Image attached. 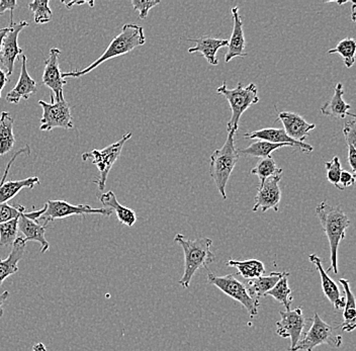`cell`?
Instances as JSON below:
<instances>
[{
  "mask_svg": "<svg viewBox=\"0 0 356 351\" xmlns=\"http://www.w3.org/2000/svg\"><path fill=\"white\" fill-rule=\"evenodd\" d=\"M175 242L181 246L184 253V272L178 284L188 288L195 272L200 268H208L216 261V255L211 250L213 240L207 237L189 240L184 235L177 234Z\"/></svg>",
  "mask_w": 356,
  "mask_h": 351,
  "instance_id": "obj_3",
  "label": "cell"
},
{
  "mask_svg": "<svg viewBox=\"0 0 356 351\" xmlns=\"http://www.w3.org/2000/svg\"><path fill=\"white\" fill-rule=\"evenodd\" d=\"M282 175L278 177H269L264 184L258 186V193L255 197V204L252 212L266 213L268 210H273L278 212L280 199H282V190L280 188V181Z\"/></svg>",
  "mask_w": 356,
  "mask_h": 351,
  "instance_id": "obj_15",
  "label": "cell"
},
{
  "mask_svg": "<svg viewBox=\"0 0 356 351\" xmlns=\"http://www.w3.org/2000/svg\"><path fill=\"white\" fill-rule=\"evenodd\" d=\"M100 203L104 204L108 210L115 212L117 214L118 219L127 227H133L137 222V215L132 209L127 208L118 202L115 193L108 192L102 193L99 197Z\"/></svg>",
  "mask_w": 356,
  "mask_h": 351,
  "instance_id": "obj_25",
  "label": "cell"
},
{
  "mask_svg": "<svg viewBox=\"0 0 356 351\" xmlns=\"http://www.w3.org/2000/svg\"><path fill=\"white\" fill-rule=\"evenodd\" d=\"M10 28H0V50H1L2 41H3L4 37L8 34Z\"/></svg>",
  "mask_w": 356,
  "mask_h": 351,
  "instance_id": "obj_46",
  "label": "cell"
},
{
  "mask_svg": "<svg viewBox=\"0 0 356 351\" xmlns=\"http://www.w3.org/2000/svg\"><path fill=\"white\" fill-rule=\"evenodd\" d=\"M309 261L315 266L318 272H319L320 277H321L323 293L326 295L327 299L332 304L334 308L337 309V310L344 309L345 297H342L337 284H335V281L329 277L326 270H324L321 259L318 255L310 254L309 255Z\"/></svg>",
  "mask_w": 356,
  "mask_h": 351,
  "instance_id": "obj_20",
  "label": "cell"
},
{
  "mask_svg": "<svg viewBox=\"0 0 356 351\" xmlns=\"http://www.w3.org/2000/svg\"><path fill=\"white\" fill-rule=\"evenodd\" d=\"M8 82H10V77L4 72L3 69L0 68V99H1L2 90H3L4 86H6V83H8Z\"/></svg>",
  "mask_w": 356,
  "mask_h": 351,
  "instance_id": "obj_43",
  "label": "cell"
},
{
  "mask_svg": "<svg viewBox=\"0 0 356 351\" xmlns=\"http://www.w3.org/2000/svg\"><path fill=\"white\" fill-rule=\"evenodd\" d=\"M131 137H132V133H128V134L124 135L121 140L111 144L108 147L102 149V150H92L90 152H86L82 154L83 161L91 160L99 170V177H97V179L93 181V183L97 184L100 190H104L106 188L108 173L113 168V164L121 156L122 148H124L127 141L131 139Z\"/></svg>",
  "mask_w": 356,
  "mask_h": 351,
  "instance_id": "obj_6",
  "label": "cell"
},
{
  "mask_svg": "<svg viewBox=\"0 0 356 351\" xmlns=\"http://www.w3.org/2000/svg\"><path fill=\"white\" fill-rule=\"evenodd\" d=\"M21 154H31L30 146L26 145V147L19 149V151L15 153L13 158L10 160L8 165H6V170H4L3 177H2L1 181H0V204H8L11 199L15 197L24 188H30L33 190L35 186H40L39 177H28V179H21V181H6V177H8V172H10L11 165L15 159Z\"/></svg>",
  "mask_w": 356,
  "mask_h": 351,
  "instance_id": "obj_13",
  "label": "cell"
},
{
  "mask_svg": "<svg viewBox=\"0 0 356 351\" xmlns=\"http://www.w3.org/2000/svg\"><path fill=\"white\" fill-rule=\"evenodd\" d=\"M282 172H284V170L278 168L275 159L271 156L262 158L256 164L255 168L250 170L251 174L257 175L259 177V186L264 184V182L269 177H278V175H282Z\"/></svg>",
  "mask_w": 356,
  "mask_h": 351,
  "instance_id": "obj_31",
  "label": "cell"
},
{
  "mask_svg": "<svg viewBox=\"0 0 356 351\" xmlns=\"http://www.w3.org/2000/svg\"><path fill=\"white\" fill-rule=\"evenodd\" d=\"M62 3L65 4L67 6V8H71L73 6H82V4L88 3L89 6H90V8H93V6H95V2L93 1H62Z\"/></svg>",
  "mask_w": 356,
  "mask_h": 351,
  "instance_id": "obj_44",
  "label": "cell"
},
{
  "mask_svg": "<svg viewBox=\"0 0 356 351\" xmlns=\"http://www.w3.org/2000/svg\"><path fill=\"white\" fill-rule=\"evenodd\" d=\"M339 182L341 188H349V186H353L355 183V174L347 170H342Z\"/></svg>",
  "mask_w": 356,
  "mask_h": 351,
  "instance_id": "obj_41",
  "label": "cell"
},
{
  "mask_svg": "<svg viewBox=\"0 0 356 351\" xmlns=\"http://www.w3.org/2000/svg\"><path fill=\"white\" fill-rule=\"evenodd\" d=\"M17 2L15 0H1L0 1V15L10 10V26L13 24V10L17 8Z\"/></svg>",
  "mask_w": 356,
  "mask_h": 351,
  "instance_id": "obj_40",
  "label": "cell"
},
{
  "mask_svg": "<svg viewBox=\"0 0 356 351\" xmlns=\"http://www.w3.org/2000/svg\"><path fill=\"white\" fill-rule=\"evenodd\" d=\"M8 297H10V292H8V291L0 294V318L3 315V305Z\"/></svg>",
  "mask_w": 356,
  "mask_h": 351,
  "instance_id": "obj_45",
  "label": "cell"
},
{
  "mask_svg": "<svg viewBox=\"0 0 356 351\" xmlns=\"http://www.w3.org/2000/svg\"><path fill=\"white\" fill-rule=\"evenodd\" d=\"M19 233V218L0 224V246L13 245Z\"/></svg>",
  "mask_w": 356,
  "mask_h": 351,
  "instance_id": "obj_35",
  "label": "cell"
},
{
  "mask_svg": "<svg viewBox=\"0 0 356 351\" xmlns=\"http://www.w3.org/2000/svg\"><path fill=\"white\" fill-rule=\"evenodd\" d=\"M217 93L224 95L227 101L230 104L232 115L230 121L227 124L228 132L234 131L237 133L239 128L240 117L252 104L259 102L258 97L257 86L254 83L242 85L241 82L238 83L237 88L229 90L227 82H222V86L217 88Z\"/></svg>",
  "mask_w": 356,
  "mask_h": 351,
  "instance_id": "obj_5",
  "label": "cell"
},
{
  "mask_svg": "<svg viewBox=\"0 0 356 351\" xmlns=\"http://www.w3.org/2000/svg\"><path fill=\"white\" fill-rule=\"evenodd\" d=\"M227 266L237 268L238 275L248 281L261 277L266 273V266H264V262L256 259H247V261H235V259H230L227 261Z\"/></svg>",
  "mask_w": 356,
  "mask_h": 351,
  "instance_id": "obj_29",
  "label": "cell"
},
{
  "mask_svg": "<svg viewBox=\"0 0 356 351\" xmlns=\"http://www.w3.org/2000/svg\"><path fill=\"white\" fill-rule=\"evenodd\" d=\"M289 272L284 273V277L278 281L275 288L266 294V295H270L275 301L282 304L286 308V311L291 310V302H293V297H291L293 290L289 288Z\"/></svg>",
  "mask_w": 356,
  "mask_h": 351,
  "instance_id": "obj_32",
  "label": "cell"
},
{
  "mask_svg": "<svg viewBox=\"0 0 356 351\" xmlns=\"http://www.w3.org/2000/svg\"><path fill=\"white\" fill-rule=\"evenodd\" d=\"M236 132H228L226 142L222 148L213 151L210 158V174L215 181L222 197L227 199L226 188L234 168L240 158L235 142Z\"/></svg>",
  "mask_w": 356,
  "mask_h": 351,
  "instance_id": "obj_4",
  "label": "cell"
},
{
  "mask_svg": "<svg viewBox=\"0 0 356 351\" xmlns=\"http://www.w3.org/2000/svg\"><path fill=\"white\" fill-rule=\"evenodd\" d=\"M343 95V84L337 83L335 90H334L332 99L321 106L322 115L335 117V119H344L346 115L356 117L355 113H348L351 106L344 101Z\"/></svg>",
  "mask_w": 356,
  "mask_h": 351,
  "instance_id": "obj_24",
  "label": "cell"
},
{
  "mask_svg": "<svg viewBox=\"0 0 356 351\" xmlns=\"http://www.w3.org/2000/svg\"><path fill=\"white\" fill-rule=\"evenodd\" d=\"M356 42L353 38H345L337 46L328 51V54H339L343 58L345 66L351 68L355 63Z\"/></svg>",
  "mask_w": 356,
  "mask_h": 351,
  "instance_id": "obj_33",
  "label": "cell"
},
{
  "mask_svg": "<svg viewBox=\"0 0 356 351\" xmlns=\"http://www.w3.org/2000/svg\"><path fill=\"white\" fill-rule=\"evenodd\" d=\"M278 120L284 125V130L286 135L300 143H305L306 138L316 128L315 124L308 123L304 117L296 113L280 112Z\"/></svg>",
  "mask_w": 356,
  "mask_h": 351,
  "instance_id": "obj_16",
  "label": "cell"
},
{
  "mask_svg": "<svg viewBox=\"0 0 356 351\" xmlns=\"http://www.w3.org/2000/svg\"><path fill=\"white\" fill-rule=\"evenodd\" d=\"M323 344H328L334 348H340L342 345V336L336 335L333 328L323 321L319 314L316 313L306 336L300 340L295 348L289 351H313L314 348Z\"/></svg>",
  "mask_w": 356,
  "mask_h": 351,
  "instance_id": "obj_8",
  "label": "cell"
},
{
  "mask_svg": "<svg viewBox=\"0 0 356 351\" xmlns=\"http://www.w3.org/2000/svg\"><path fill=\"white\" fill-rule=\"evenodd\" d=\"M193 42L195 47L188 49V53H200L210 65H219V59L217 58V52L222 48L228 46V40L216 39L211 37H200L197 39H188Z\"/></svg>",
  "mask_w": 356,
  "mask_h": 351,
  "instance_id": "obj_21",
  "label": "cell"
},
{
  "mask_svg": "<svg viewBox=\"0 0 356 351\" xmlns=\"http://www.w3.org/2000/svg\"><path fill=\"white\" fill-rule=\"evenodd\" d=\"M280 315L282 319L277 323V334L282 338L291 339V348L289 350H291L300 342L307 325V319L302 314L300 307H298L295 310L284 312L280 311Z\"/></svg>",
  "mask_w": 356,
  "mask_h": 351,
  "instance_id": "obj_11",
  "label": "cell"
},
{
  "mask_svg": "<svg viewBox=\"0 0 356 351\" xmlns=\"http://www.w3.org/2000/svg\"><path fill=\"white\" fill-rule=\"evenodd\" d=\"M26 241L22 237H17L13 243V248L8 259H0V286L10 275L19 272V262L26 250Z\"/></svg>",
  "mask_w": 356,
  "mask_h": 351,
  "instance_id": "obj_23",
  "label": "cell"
},
{
  "mask_svg": "<svg viewBox=\"0 0 356 351\" xmlns=\"http://www.w3.org/2000/svg\"><path fill=\"white\" fill-rule=\"evenodd\" d=\"M348 148V162L350 165L351 170H353V174L356 172V148L353 145H347Z\"/></svg>",
  "mask_w": 356,
  "mask_h": 351,
  "instance_id": "obj_42",
  "label": "cell"
},
{
  "mask_svg": "<svg viewBox=\"0 0 356 351\" xmlns=\"http://www.w3.org/2000/svg\"><path fill=\"white\" fill-rule=\"evenodd\" d=\"M146 43L143 26L136 24H126L122 28L121 33L111 42L104 54L95 62L82 70H74L71 72L62 73V77L65 79H79L88 74L95 68L102 65V63L115 57L122 56L132 52L134 49L143 46Z\"/></svg>",
  "mask_w": 356,
  "mask_h": 351,
  "instance_id": "obj_1",
  "label": "cell"
},
{
  "mask_svg": "<svg viewBox=\"0 0 356 351\" xmlns=\"http://www.w3.org/2000/svg\"><path fill=\"white\" fill-rule=\"evenodd\" d=\"M234 273H231V275H224V277H219V275L210 272L208 275V281L217 286L225 295L239 302L246 309L251 317L257 316L258 308L260 306L259 301L249 295L246 286L238 281Z\"/></svg>",
  "mask_w": 356,
  "mask_h": 351,
  "instance_id": "obj_7",
  "label": "cell"
},
{
  "mask_svg": "<svg viewBox=\"0 0 356 351\" xmlns=\"http://www.w3.org/2000/svg\"><path fill=\"white\" fill-rule=\"evenodd\" d=\"M33 350V351H47L46 346H44L43 343H41V342H40V343L35 344Z\"/></svg>",
  "mask_w": 356,
  "mask_h": 351,
  "instance_id": "obj_47",
  "label": "cell"
},
{
  "mask_svg": "<svg viewBox=\"0 0 356 351\" xmlns=\"http://www.w3.org/2000/svg\"><path fill=\"white\" fill-rule=\"evenodd\" d=\"M325 168L327 170V179L333 184L338 190H343L344 188L340 186V175L342 172L341 162H340L339 157H333L331 161L325 162Z\"/></svg>",
  "mask_w": 356,
  "mask_h": 351,
  "instance_id": "obj_36",
  "label": "cell"
},
{
  "mask_svg": "<svg viewBox=\"0 0 356 351\" xmlns=\"http://www.w3.org/2000/svg\"><path fill=\"white\" fill-rule=\"evenodd\" d=\"M43 108V117L41 120V131H52L56 128L73 129V119L70 106L65 99L55 101L51 95V104L44 101H39Z\"/></svg>",
  "mask_w": 356,
  "mask_h": 351,
  "instance_id": "obj_10",
  "label": "cell"
},
{
  "mask_svg": "<svg viewBox=\"0 0 356 351\" xmlns=\"http://www.w3.org/2000/svg\"><path fill=\"white\" fill-rule=\"evenodd\" d=\"M343 134L347 145L356 146V121L353 117L351 121L346 122L343 126Z\"/></svg>",
  "mask_w": 356,
  "mask_h": 351,
  "instance_id": "obj_39",
  "label": "cell"
},
{
  "mask_svg": "<svg viewBox=\"0 0 356 351\" xmlns=\"http://www.w3.org/2000/svg\"><path fill=\"white\" fill-rule=\"evenodd\" d=\"M233 31L230 40H228V52L225 55V63H229L236 57H246L245 52L246 41H245L243 21L239 15V8H232Z\"/></svg>",
  "mask_w": 356,
  "mask_h": 351,
  "instance_id": "obj_18",
  "label": "cell"
},
{
  "mask_svg": "<svg viewBox=\"0 0 356 351\" xmlns=\"http://www.w3.org/2000/svg\"><path fill=\"white\" fill-rule=\"evenodd\" d=\"M244 137L246 139L260 140V141H266L269 143L275 144H289L291 147L300 148L302 152H312L314 150L313 146L310 144L300 143L289 138L284 129L266 128L261 130L254 131V132L245 133Z\"/></svg>",
  "mask_w": 356,
  "mask_h": 351,
  "instance_id": "obj_17",
  "label": "cell"
},
{
  "mask_svg": "<svg viewBox=\"0 0 356 351\" xmlns=\"http://www.w3.org/2000/svg\"><path fill=\"white\" fill-rule=\"evenodd\" d=\"M26 210L22 211L19 217V231L24 235V241H35L41 244V253L47 252L50 248L49 242L44 238V233H46V224L40 225L37 221L29 219L24 215Z\"/></svg>",
  "mask_w": 356,
  "mask_h": 351,
  "instance_id": "obj_22",
  "label": "cell"
},
{
  "mask_svg": "<svg viewBox=\"0 0 356 351\" xmlns=\"http://www.w3.org/2000/svg\"><path fill=\"white\" fill-rule=\"evenodd\" d=\"M46 211L41 219L43 220L44 224L48 225L50 222L54 220L65 219V218L71 217V215H81L86 217V215H104L108 217L111 215L113 212L108 209L97 208L93 209L89 204H74L68 203L66 201H48L46 204Z\"/></svg>",
  "mask_w": 356,
  "mask_h": 351,
  "instance_id": "obj_9",
  "label": "cell"
},
{
  "mask_svg": "<svg viewBox=\"0 0 356 351\" xmlns=\"http://www.w3.org/2000/svg\"><path fill=\"white\" fill-rule=\"evenodd\" d=\"M38 91L37 83L31 77L26 68V56H22V69L19 79L17 85L13 88L6 95V101L10 104H17L21 99H29Z\"/></svg>",
  "mask_w": 356,
  "mask_h": 351,
  "instance_id": "obj_19",
  "label": "cell"
},
{
  "mask_svg": "<svg viewBox=\"0 0 356 351\" xmlns=\"http://www.w3.org/2000/svg\"><path fill=\"white\" fill-rule=\"evenodd\" d=\"M28 26L29 24L24 21L17 24L13 23L8 26L10 30L2 41L1 50H0V63L8 77L13 73L15 60L22 54V49L19 46V41H17L19 33Z\"/></svg>",
  "mask_w": 356,
  "mask_h": 351,
  "instance_id": "obj_12",
  "label": "cell"
},
{
  "mask_svg": "<svg viewBox=\"0 0 356 351\" xmlns=\"http://www.w3.org/2000/svg\"><path fill=\"white\" fill-rule=\"evenodd\" d=\"M13 117L10 113L2 112L0 115V157L10 152L15 144L13 134Z\"/></svg>",
  "mask_w": 356,
  "mask_h": 351,
  "instance_id": "obj_28",
  "label": "cell"
},
{
  "mask_svg": "<svg viewBox=\"0 0 356 351\" xmlns=\"http://www.w3.org/2000/svg\"><path fill=\"white\" fill-rule=\"evenodd\" d=\"M282 147H291V146L289 144L269 143V142L258 140V141L249 145L248 147L238 150V153H239V155H243V156L256 157V158L262 159L271 156V153L273 151Z\"/></svg>",
  "mask_w": 356,
  "mask_h": 351,
  "instance_id": "obj_30",
  "label": "cell"
},
{
  "mask_svg": "<svg viewBox=\"0 0 356 351\" xmlns=\"http://www.w3.org/2000/svg\"><path fill=\"white\" fill-rule=\"evenodd\" d=\"M26 209L22 204H17L15 206H10V204L6 203L0 204V224L19 218L22 211Z\"/></svg>",
  "mask_w": 356,
  "mask_h": 351,
  "instance_id": "obj_37",
  "label": "cell"
},
{
  "mask_svg": "<svg viewBox=\"0 0 356 351\" xmlns=\"http://www.w3.org/2000/svg\"><path fill=\"white\" fill-rule=\"evenodd\" d=\"M284 273L286 272H273L268 275H261L256 279H249L246 286L249 295L257 300L264 297L267 292L275 288Z\"/></svg>",
  "mask_w": 356,
  "mask_h": 351,
  "instance_id": "obj_26",
  "label": "cell"
},
{
  "mask_svg": "<svg viewBox=\"0 0 356 351\" xmlns=\"http://www.w3.org/2000/svg\"><path fill=\"white\" fill-rule=\"evenodd\" d=\"M316 215L319 218L325 234L328 238L330 245L331 266L326 272L331 270L335 275L338 273V247L340 242L346 237V230L350 226L351 222L348 215L345 214L341 206H331L328 202H322L316 208Z\"/></svg>",
  "mask_w": 356,
  "mask_h": 351,
  "instance_id": "obj_2",
  "label": "cell"
},
{
  "mask_svg": "<svg viewBox=\"0 0 356 351\" xmlns=\"http://www.w3.org/2000/svg\"><path fill=\"white\" fill-rule=\"evenodd\" d=\"M134 10L140 13V19H145L148 17L151 8L160 4V0H132Z\"/></svg>",
  "mask_w": 356,
  "mask_h": 351,
  "instance_id": "obj_38",
  "label": "cell"
},
{
  "mask_svg": "<svg viewBox=\"0 0 356 351\" xmlns=\"http://www.w3.org/2000/svg\"><path fill=\"white\" fill-rule=\"evenodd\" d=\"M29 8L33 13L35 24H48L52 21L53 13L49 6V0H33L29 3Z\"/></svg>",
  "mask_w": 356,
  "mask_h": 351,
  "instance_id": "obj_34",
  "label": "cell"
},
{
  "mask_svg": "<svg viewBox=\"0 0 356 351\" xmlns=\"http://www.w3.org/2000/svg\"><path fill=\"white\" fill-rule=\"evenodd\" d=\"M345 293V307L343 309V323L341 324L342 331L344 332H353L356 328V306L355 297L350 288V284L346 279H341L339 281Z\"/></svg>",
  "mask_w": 356,
  "mask_h": 351,
  "instance_id": "obj_27",
  "label": "cell"
},
{
  "mask_svg": "<svg viewBox=\"0 0 356 351\" xmlns=\"http://www.w3.org/2000/svg\"><path fill=\"white\" fill-rule=\"evenodd\" d=\"M355 8H356L355 2H353V8H351V10H353V22H355Z\"/></svg>",
  "mask_w": 356,
  "mask_h": 351,
  "instance_id": "obj_48",
  "label": "cell"
},
{
  "mask_svg": "<svg viewBox=\"0 0 356 351\" xmlns=\"http://www.w3.org/2000/svg\"><path fill=\"white\" fill-rule=\"evenodd\" d=\"M61 51L58 48H52L49 52V56L44 62V69L42 81L44 85L48 86L52 90V97L55 101L64 99L63 88L66 80L62 77L60 70L59 58Z\"/></svg>",
  "mask_w": 356,
  "mask_h": 351,
  "instance_id": "obj_14",
  "label": "cell"
}]
</instances>
